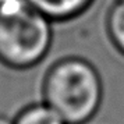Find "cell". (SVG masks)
I'll return each mask as SVG.
<instances>
[{"label":"cell","mask_w":124,"mask_h":124,"mask_svg":"<svg viewBox=\"0 0 124 124\" xmlns=\"http://www.w3.org/2000/svg\"><path fill=\"white\" fill-rule=\"evenodd\" d=\"M102 96L99 73L84 59H63L46 74L43 101L67 124H86L93 118Z\"/></svg>","instance_id":"6da1fadb"},{"label":"cell","mask_w":124,"mask_h":124,"mask_svg":"<svg viewBox=\"0 0 124 124\" xmlns=\"http://www.w3.org/2000/svg\"><path fill=\"white\" fill-rule=\"evenodd\" d=\"M52 23L29 3L0 11V63L17 70L39 63L52 45Z\"/></svg>","instance_id":"7a4b0ae2"},{"label":"cell","mask_w":124,"mask_h":124,"mask_svg":"<svg viewBox=\"0 0 124 124\" xmlns=\"http://www.w3.org/2000/svg\"><path fill=\"white\" fill-rule=\"evenodd\" d=\"M29 4L52 21H66L79 16L93 0H28Z\"/></svg>","instance_id":"3957f363"},{"label":"cell","mask_w":124,"mask_h":124,"mask_svg":"<svg viewBox=\"0 0 124 124\" xmlns=\"http://www.w3.org/2000/svg\"><path fill=\"white\" fill-rule=\"evenodd\" d=\"M14 124H67L45 102L23 109L13 120Z\"/></svg>","instance_id":"277c9868"},{"label":"cell","mask_w":124,"mask_h":124,"mask_svg":"<svg viewBox=\"0 0 124 124\" xmlns=\"http://www.w3.org/2000/svg\"><path fill=\"white\" fill-rule=\"evenodd\" d=\"M107 31L118 52L124 54V0H118L107 17Z\"/></svg>","instance_id":"5b68a950"},{"label":"cell","mask_w":124,"mask_h":124,"mask_svg":"<svg viewBox=\"0 0 124 124\" xmlns=\"http://www.w3.org/2000/svg\"><path fill=\"white\" fill-rule=\"evenodd\" d=\"M0 124H14V123H13L10 118H7V117H4V116L0 114Z\"/></svg>","instance_id":"8992f818"}]
</instances>
